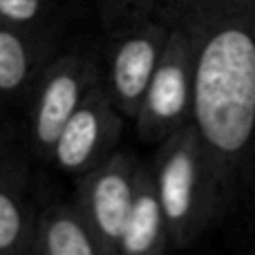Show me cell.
Listing matches in <instances>:
<instances>
[{
  "label": "cell",
  "mask_w": 255,
  "mask_h": 255,
  "mask_svg": "<svg viewBox=\"0 0 255 255\" xmlns=\"http://www.w3.org/2000/svg\"><path fill=\"white\" fill-rule=\"evenodd\" d=\"M166 20L193 52V119L222 195L242 177L255 145V0H161Z\"/></svg>",
  "instance_id": "6da1fadb"
},
{
  "label": "cell",
  "mask_w": 255,
  "mask_h": 255,
  "mask_svg": "<svg viewBox=\"0 0 255 255\" xmlns=\"http://www.w3.org/2000/svg\"><path fill=\"white\" fill-rule=\"evenodd\" d=\"M150 168L170 244L186 247L211 224L222 197L220 179L197 128L186 124L166 136Z\"/></svg>",
  "instance_id": "7a4b0ae2"
},
{
  "label": "cell",
  "mask_w": 255,
  "mask_h": 255,
  "mask_svg": "<svg viewBox=\"0 0 255 255\" xmlns=\"http://www.w3.org/2000/svg\"><path fill=\"white\" fill-rule=\"evenodd\" d=\"M161 16V13H159ZM163 18V16H161ZM166 20V18H163ZM168 22V40L148 83L134 126L141 139L161 143L193 119V52L188 36L175 22Z\"/></svg>",
  "instance_id": "3957f363"
},
{
  "label": "cell",
  "mask_w": 255,
  "mask_h": 255,
  "mask_svg": "<svg viewBox=\"0 0 255 255\" xmlns=\"http://www.w3.org/2000/svg\"><path fill=\"white\" fill-rule=\"evenodd\" d=\"M99 81V65L85 54H63L40 70L29 106V141L38 157L49 159L63 126Z\"/></svg>",
  "instance_id": "277c9868"
},
{
  "label": "cell",
  "mask_w": 255,
  "mask_h": 255,
  "mask_svg": "<svg viewBox=\"0 0 255 255\" xmlns=\"http://www.w3.org/2000/svg\"><path fill=\"white\" fill-rule=\"evenodd\" d=\"M168 40V22L157 11L119 27L101 76L117 110L134 119Z\"/></svg>",
  "instance_id": "5b68a950"
},
{
  "label": "cell",
  "mask_w": 255,
  "mask_h": 255,
  "mask_svg": "<svg viewBox=\"0 0 255 255\" xmlns=\"http://www.w3.org/2000/svg\"><path fill=\"white\" fill-rule=\"evenodd\" d=\"M139 166L141 163L130 154L115 152L79 177V199L74 208L103 255H117L134 197Z\"/></svg>",
  "instance_id": "8992f818"
},
{
  "label": "cell",
  "mask_w": 255,
  "mask_h": 255,
  "mask_svg": "<svg viewBox=\"0 0 255 255\" xmlns=\"http://www.w3.org/2000/svg\"><path fill=\"white\" fill-rule=\"evenodd\" d=\"M124 119L103 81H99L63 126L49 152V161L67 175H85L115 154Z\"/></svg>",
  "instance_id": "52a82bcc"
},
{
  "label": "cell",
  "mask_w": 255,
  "mask_h": 255,
  "mask_svg": "<svg viewBox=\"0 0 255 255\" xmlns=\"http://www.w3.org/2000/svg\"><path fill=\"white\" fill-rule=\"evenodd\" d=\"M170 244L168 224L154 190L150 166H139L134 181V197L119 238L117 255H163Z\"/></svg>",
  "instance_id": "ba28073f"
},
{
  "label": "cell",
  "mask_w": 255,
  "mask_h": 255,
  "mask_svg": "<svg viewBox=\"0 0 255 255\" xmlns=\"http://www.w3.org/2000/svg\"><path fill=\"white\" fill-rule=\"evenodd\" d=\"M45 47L34 27L0 20V97H16L36 83L43 70Z\"/></svg>",
  "instance_id": "9c48e42d"
},
{
  "label": "cell",
  "mask_w": 255,
  "mask_h": 255,
  "mask_svg": "<svg viewBox=\"0 0 255 255\" xmlns=\"http://www.w3.org/2000/svg\"><path fill=\"white\" fill-rule=\"evenodd\" d=\"M36 224L22 175L0 161V255L34 253Z\"/></svg>",
  "instance_id": "30bf717a"
},
{
  "label": "cell",
  "mask_w": 255,
  "mask_h": 255,
  "mask_svg": "<svg viewBox=\"0 0 255 255\" xmlns=\"http://www.w3.org/2000/svg\"><path fill=\"white\" fill-rule=\"evenodd\" d=\"M34 255H103L74 206H52L36 224Z\"/></svg>",
  "instance_id": "8fae6325"
},
{
  "label": "cell",
  "mask_w": 255,
  "mask_h": 255,
  "mask_svg": "<svg viewBox=\"0 0 255 255\" xmlns=\"http://www.w3.org/2000/svg\"><path fill=\"white\" fill-rule=\"evenodd\" d=\"M159 4H161V0H101L103 18L115 27L150 16L157 11Z\"/></svg>",
  "instance_id": "7c38bea8"
},
{
  "label": "cell",
  "mask_w": 255,
  "mask_h": 255,
  "mask_svg": "<svg viewBox=\"0 0 255 255\" xmlns=\"http://www.w3.org/2000/svg\"><path fill=\"white\" fill-rule=\"evenodd\" d=\"M47 11V0H0V20L18 27H36Z\"/></svg>",
  "instance_id": "4fadbf2b"
}]
</instances>
